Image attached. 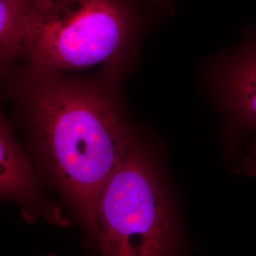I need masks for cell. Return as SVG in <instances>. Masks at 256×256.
<instances>
[{
  "label": "cell",
  "instance_id": "obj_2",
  "mask_svg": "<svg viewBox=\"0 0 256 256\" xmlns=\"http://www.w3.org/2000/svg\"><path fill=\"white\" fill-rule=\"evenodd\" d=\"M170 0H32L21 59L59 74L119 82Z\"/></svg>",
  "mask_w": 256,
  "mask_h": 256
},
{
  "label": "cell",
  "instance_id": "obj_1",
  "mask_svg": "<svg viewBox=\"0 0 256 256\" xmlns=\"http://www.w3.org/2000/svg\"><path fill=\"white\" fill-rule=\"evenodd\" d=\"M0 80L39 178H46L92 236L102 191L138 133L119 82L59 74L23 59Z\"/></svg>",
  "mask_w": 256,
  "mask_h": 256
},
{
  "label": "cell",
  "instance_id": "obj_3",
  "mask_svg": "<svg viewBox=\"0 0 256 256\" xmlns=\"http://www.w3.org/2000/svg\"><path fill=\"white\" fill-rule=\"evenodd\" d=\"M92 236L102 256H171L176 224L160 166L138 132L99 198Z\"/></svg>",
  "mask_w": 256,
  "mask_h": 256
},
{
  "label": "cell",
  "instance_id": "obj_4",
  "mask_svg": "<svg viewBox=\"0 0 256 256\" xmlns=\"http://www.w3.org/2000/svg\"><path fill=\"white\" fill-rule=\"evenodd\" d=\"M204 88L222 119L239 130H256V26L238 45L206 64Z\"/></svg>",
  "mask_w": 256,
  "mask_h": 256
},
{
  "label": "cell",
  "instance_id": "obj_5",
  "mask_svg": "<svg viewBox=\"0 0 256 256\" xmlns=\"http://www.w3.org/2000/svg\"><path fill=\"white\" fill-rule=\"evenodd\" d=\"M0 200L16 203L30 222L44 220L66 226L63 212L44 191L26 148L22 146L9 120L0 110Z\"/></svg>",
  "mask_w": 256,
  "mask_h": 256
},
{
  "label": "cell",
  "instance_id": "obj_6",
  "mask_svg": "<svg viewBox=\"0 0 256 256\" xmlns=\"http://www.w3.org/2000/svg\"><path fill=\"white\" fill-rule=\"evenodd\" d=\"M32 0H0V77L24 52V37Z\"/></svg>",
  "mask_w": 256,
  "mask_h": 256
}]
</instances>
